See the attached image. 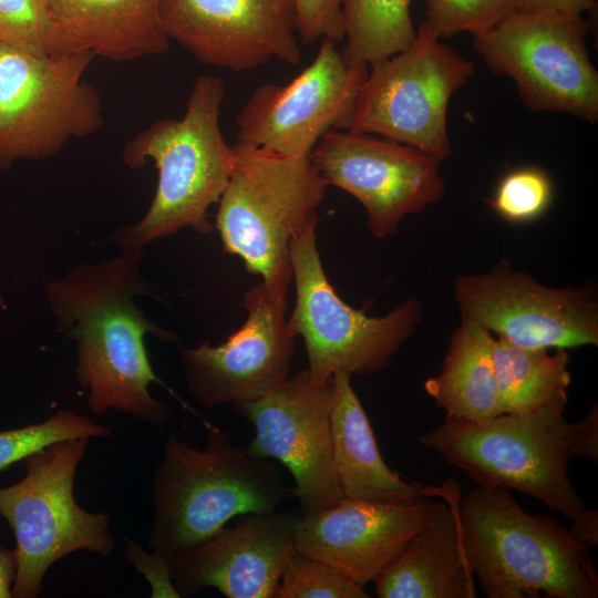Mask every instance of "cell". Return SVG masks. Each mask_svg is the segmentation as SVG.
Returning a JSON list of instances; mask_svg holds the SVG:
<instances>
[{
  "label": "cell",
  "instance_id": "obj_1",
  "mask_svg": "<svg viewBox=\"0 0 598 598\" xmlns=\"http://www.w3.org/2000/svg\"><path fill=\"white\" fill-rule=\"evenodd\" d=\"M144 247L123 248L113 259L80 264L65 277L48 283L47 298L58 330L78 346L75 374L89 390L96 414L124 412L155 427L171 416L166 404L150 393L155 375L144 343L147 332L167 341L176 336L150 321L134 303L152 295L140 268Z\"/></svg>",
  "mask_w": 598,
  "mask_h": 598
},
{
  "label": "cell",
  "instance_id": "obj_2",
  "mask_svg": "<svg viewBox=\"0 0 598 598\" xmlns=\"http://www.w3.org/2000/svg\"><path fill=\"white\" fill-rule=\"evenodd\" d=\"M421 444L478 486L514 489L573 522L590 508L568 472L573 458L598 461V408L576 423L564 411L502 413L485 421L446 416Z\"/></svg>",
  "mask_w": 598,
  "mask_h": 598
},
{
  "label": "cell",
  "instance_id": "obj_3",
  "mask_svg": "<svg viewBox=\"0 0 598 598\" xmlns=\"http://www.w3.org/2000/svg\"><path fill=\"white\" fill-rule=\"evenodd\" d=\"M205 426L203 450L169 430L153 472L147 546L168 558L206 540L235 517L275 512L295 496L274 460L235 444L217 425Z\"/></svg>",
  "mask_w": 598,
  "mask_h": 598
},
{
  "label": "cell",
  "instance_id": "obj_4",
  "mask_svg": "<svg viewBox=\"0 0 598 598\" xmlns=\"http://www.w3.org/2000/svg\"><path fill=\"white\" fill-rule=\"evenodd\" d=\"M454 504L467 560L486 597H598L589 547L554 517L525 512L506 488L477 486Z\"/></svg>",
  "mask_w": 598,
  "mask_h": 598
},
{
  "label": "cell",
  "instance_id": "obj_5",
  "mask_svg": "<svg viewBox=\"0 0 598 598\" xmlns=\"http://www.w3.org/2000/svg\"><path fill=\"white\" fill-rule=\"evenodd\" d=\"M225 86L210 74L196 78L182 118H163L127 142L123 161L143 168L152 159L158 171L157 188L144 217L117 229L112 239L123 248L144 247L190 227L213 231L209 208L228 184L234 150L220 130Z\"/></svg>",
  "mask_w": 598,
  "mask_h": 598
},
{
  "label": "cell",
  "instance_id": "obj_6",
  "mask_svg": "<svg viewBox=\"0 0 598 598\" xmlns=\"http://www.w3.org/2000/svg\"><path fill=\"white\" fill-rule=\"evenodd\" d=\"M234 166L218 202L216 228L224 250L287 298L290 244L318 223L328 183L309 156H288L236 142Z\"/></svg>",
  "mask_w": 598,
  "mask_h": 598
},
{
  "label": "cell",
  "instance_id": "obj_7",
  "mask_svg": "<svg viewBox=\"0 0 598 598\" xmlns=\"http://www.w3.org/2000/svg\"><path fill=\"white\" fill-rule=\"evenodd\" d=\"M87 437L55 441L24 457L25 475L0 487V516L16 537L13 598H34L51 566L79 550L109 556L115 546L106 513L75 501L74 482Z\"/></svg>",
  "mask_w": 598,
  "mask_h": 598
},
{
  "label": "cell",
  "instance_id": "obj_8",
  "mask_svg": "<svg viewBox=\"0 0 598 598\" xmlns=\"http://www.w3.org/2000/svg\"><path fill=\"white\" fill-rule=\"evenodd\" d=\"M474 72V63L423 21L409 48L369 66L347 130L411 146L442 163L453 153L450 101Z\"/></svg>",
  "mask_w": 598,
  "mask_h": 598
},
{
  "label": "cell",
  "instance_id": "obj_9",
  "mask_svg": "<svg viewBox=\"0 0 598 598\" xmlns=\"http://www.w3.org/2000/svg\"><path fill=\"white\" fill-rule=\"evenodd\" d=\"M582 14L516 8L473 34L485 65L512 80L533 112L564 113L598 121V73L587 48Z\"/></svg>",
  "mask_w": 598,
  "mask_h": 598
},
{
  "label": "cell",
  "instance_id": "obj_10",
  "mask_svg": "<svg viewBox=\"0 0 598 598\" xmlns=\"http://www.w3.org/2000/svg\"><path fill=\"white\" fill-rule=\"evenodd\" d=\"M90 50L45 55L0 41V169L55 155L103 125L102 100L83 79Z\"/></svg>",
  "mask_w": 598,
  "mask_h": 598
},
{
  "label": "cell",
  "instance_id": "obj_11",
  "mask_svg": "<svg viewBox=\"0 0 598 598\" xmlns=\"http://www.w3.org/2000/svg\"><path fill=\"white\" fill-rule=\"evenodd\" d=\"M316 229L310 226L290 244L296 301L288 324L303 339L313 382H327L338 371L375 374L416 330L422 306L411 298L383 317H370L347 305L324 272Z\"/></svg>",
  "mask_w": 598,
  "mask_h": 598
},
{
  "label": "cell",
  "instance_id": "obj_12",
  "mask_svg": "<svg viewBox=\"0 0 598 598\" xmlns=\"http://www.w3.org/2000/svg\"><path fill=\"white\" fill-rule=\"evenodd\" d=\"M453 286L462 320L515 346H598V300L589 287H546L506 260L487 272L460 275Z\"/></svg>",
  "mask_w": 598,
  "mask_h": 598
},
{
  "label": "cell",
  "instance_id": "obj_13",
  "mask_svg": "<svg viewBox=\"0 0 598 598\" xmlns=\"http://www.w3.org/2000/svg\"><path fill=\"white\" fill-rule=\"evenodd\" d=\"M331 39L286 84L264 83L236 120L237 142L288 156H309L331 130H347L369 66L351 64Z\"/></svg>",
  "mask_w": 598,
  "mask_h": 598
},
{
  "label": "cell",
  "instance_id": "obj_14",
  "mask_svg": "<svg viewBox=\"0 0 598 598\" xmlns=\"http://www.w3.org/2000/svg\"><path fill=\"white\" fill-rule=\"evenodd\" d=\"M309 157L329 186L363 206L368 230L378 239L393 236L404 217L424 212L445 193L441 163L377 135L331 130Z\"/></svg>",
  "mask_w": 598,
  "mask_h": 598
},
{
  "label": "cell",
  "instance_id": "obj_15",
  "mask_svg": "<svg viewBox=\"0 0 598 598\" xmlns=\"http://www.w3.org/2000/svg\"><path fill=\"white\" fill-rule=\"evenodd\" d=\"M333 398L332 378L316 383L302 369L267 394L234 405L255 429L247 450L280 462L291 473L301 515L344 498L332 451Z\"/></svg>",
  "mask_w": 598,
  "mask_h": 598
},
{
  "label": "cell",
  "instance_id": "obj_16",
  "mask_svg": "<svg viewBox=\"0 0 598 598\" xmlns=\"http://www.w3.org/2000/svg\"><path fill=\"white\" fill-rule=\"evenodd\" d=\"M244 307L245 322L225 342L179 351L187 389L206 408L256 400L289 378L296 336L287 298L260 281L244 293Z\"/></svg>",
  "mask_w": 598,
  "mask_h": 598
},
{
  "label": "cell",
  "instance_id": "obj_17",
  "mask_svg": "<svg viewBox=\"0 0 598 598\" xmlns=\"http://www.w3.org/2000/svg\"><path fill=\"white\" fill-rule=\"evenodd\" d=\"M168 39L199 62L236 73L301 60L293 0H161Z\"/></svg>",
  "mask_w": 598,
  "mask_h": 598
},
{
  "label": "cell",
  "instance_id": "obj_18",
  "mask_svg": "<svg viewBox=\"0 0 598 598\" xmlns=\"http://www.w3.org/2000/svg\"><path fill=\"white\" fill-rule=\"evenodd\" d=\"M299 513H251L237 517L206 540L169 558L179 597L204 588L227 598H275L283 568L295 553Z\"/></svg>",
  "mask_w": 598,
  "mask_h": 598
},
{
  "label": "cell",
  "instance_id": "obj_19",
  "mask_svg": "<svg viewBox=\"0 0 598 598\" xmlns=\"http://www.w3.org/2000/svg\"><path fill=\"white\" fill-rule=\"evenodd\" d=\"M439 502L411 504L342 498L311 514H299L295 547L364 587L396 558L434 517Z\"/></svg>",
  "mask_w": 598,
  "mask_h": 598
},
{
  "label": "cell",
  "instance_id": "obj_20",
  "mask_svg": "<svg viewBox=\"0 0 598 598\" xmlns=\"http://www.w3.org/2000/svg\"><path fill=\"white\" fill-rule=\"evenodd\" d=\"M439 502L433 519L419 532L374 580L380 598H475V577L467 560L452 499Z\"/></svg>",
  "mask_w": 598,
  "mask_h": 598
},
{
  "label": "cell",
  "instance_id": "obj_21",
  "mask_svg": "<svg viewBox=\"0 0 598 598\" xmlns=\"http://www.w3.org/2000/svg\"><path fill=\"white\" fill-rule=\"evenodd\" d=\"M351 378L346 371L332 375L331 440L343 497L411 504L429 496V489L404 480L384 462Z\"/></svg>",
  "mask_w": 598,
  "mask_h": 598
},
{
  "label": "cell",
  "instance_id": "obj_22",
  "mask_svg": "<svg viewBox=\"0 0 598 598\" xmlns=\"http://www.w3.org/2000/svg\"><path fill=\"white\" fill-rule=\"evenodd\" d=\"M45 1L56 21L95 56L121 62L168 50L161 0Z\"/></svg>",
  "mask_w": 598,
  "mask_h": 598
},
{
  "label": "cell",
  "instance_id": "obj_23",
  "mask_svg": "<svg viewBox=\"0 0 598 598\" xmlns=\"http://www.w3.org/2000/svg\"><path fill=\"white\" fill-rule=\"evenodd\" d=\"M495 340L491 331L464 320L451 334L440 373L424 383L426 393L446 416L485 421L502 414L497 403Z\"/></svg>",
  "mask_w": 598,
  "mask_h": 598
},
{
  "label": "cell",
  "instance_id": "obj_24",
  "mask_svg": "<svg viewBox=\"0 0 598 598\" xmlns=\"http://www.w3.org/2000/svg\"><path fill=\"white\" fill-rule=\"evenodd\" d=\"M526 349L502 338L495 340L494 363L501 413L543 409L565 411L570 372L567 349Z\"/></svg>",
  "mask_w": 598,
  "mask_h": 598
},
{
  "label": "cell",
  "instance_id": "obj_25",
  "mask_svg": "<svg viewBox=\"0 0 598 598\" xmlns=\"http://www.w3.org/2000/svg\"><path fill=\"white\" fill-rule=\"evenodd\" d=\"M412 0H342L346 44L351 64L372 65L406 48L415 39Z\"/></svg>",
  "mask_w": 598,
  "mask_h": 598
},
{
  "label": "cell",
  "instance_id": "obj_26",
  "mask_svg": "<svg viewBox=\"0 0 598 598\" xmlns=\"http://www.w3.org/2000/svg\"><path fill=\"white\" fill-rule=\"evenodd\" d=\"M0 41L45 55L87 50L56 21L45 0H0Z\"/></svg>",
  "mask_w": 598,
  "mask_h": 598
},
{
  "label": "cell",
  "instance_id": "obj_27",
  "mask_svg": "<svg viewBox=\"0 0 598 598\" xmlns=\"http://www.w3.org/2000/svg\"><path fill=\"white\" fill-rule=\"evenodd\" d=\"M112 430L90 417L59 410L43 422L0 431V471L23 461L29 454L63 439L107 437Z\"/></svg>",
  "mask_w": 598,
  "mask_h": 598
},
{
  "label": "cell",
  "instance_id": "obj_28",
  "mask_svg": "<svg viewBox=\"0 0 598 598\" xmlns=\"http://www.w3.org/2000/svg\"><path fill=\"white\" fill-rule=\"evenodd\" d=\"M368 597L364 587L295 550L283 568L275 598Z\"/></svg>",
  "mask_w": 598,
  "mask_h": 598
},
{
  "label": "cell",
  "instance_id": "obj_29",
  "mask_svg": "<svg viewBox=\"0 0 598 598\" xmlns=\"http://www.w3.org/2000/svg\"><path fill=\"white\" fill-rule=\"evenodd\" d=\"M551 199L549 176L537 167H522L503 177L488 203L504 219L522 224L540 217Z\"/></svg>",
  "mask_w": 598,
  "mask_h": 598
},
{
  "label": "cell",
  "instance_id": "obj_30",
  "mask_svg": "<svg viewBox=\"0 0 598 598\" xmlns=\"http://www.w3.org/2000/svg\"><path fill=\"white\" fill-rule=\"evenodd\" d=\"M425 22L441 39L476 34L515 10L518 0H424Z\"/></svg>",
  "mask_w": 598,
  "mask_h": 598
},
{
  "label": "cell",
  "instance_id": "obj_31",
  "mask_svg": "<svg viewBox=\"0 0 598 598\" xmlns=\"http://www.w3.org/2000/svg\"><path fill=\"white\" fill-rule=\"evenodd\" d=\"M297 33L303 43L321 39L344 40L342 0H293Z\"/></svg>",
  "mask_w": 598,
  "mask_h": 598
},
{
  "label": "cell",
  "instance_id": "obj_32",
  "mask_svg": "<svg viewBox=\"0 0 598 598\" xmlns=\"http://www.w3.org/2000/svg\"><path fill=\"white\" fill-rule=\"evenodd\" d=\"M124 555L134 568L144 575L151 585V597L179 598L172 577L169 558L152 550L146 553L138 542L125 540Z\"/></svg>",
  "mask_w": 598,
  "mask_h": 598
},
{
  "label": "cell",
  "instance_id": "obj_33",
  "mask_svg": "<svg viewBox=\"0 0 598 598\" xmlns=\"http://www.w3.org/2000/svg\"><path fill=\"white\" fill-rule=\"evenodd\" d=\"M517 8L533 11H558L579 13L597 8V0H518Z\"/></svg>",
  "mask_w": 598,
  "mask_h": 598
},
{
  "label": "cell",
  "instance_id": "obj_34",
  "mask_svg": "<svg viewBox=\"0 0 598 598\" xmlns=\"http://www.w3.org/2000/svg\"><path fill=\"white\" fill-rule=\"evenodd\" d=\"M569 530L587 547H596L598 544V512L589 509L588 513L571 522Z\"/></svg>",
  "mask_w": 598,
  "mask_h": 598
},
{
  "label": "cell",
  "instance_id": "obj_35",
  "mask_svg": "<svg viewBox=\"0 0 598 598\" xmlns=\"http://www.w3.org/2000/svg\"><path fill=\"white\" fill-rule=\"evenodd\" d=\"M17 573V554L0 545V598L12 597V586Z\"/></svg>",
  "mask_w": 598,
  "mask_h": 598
}]
</instances>
